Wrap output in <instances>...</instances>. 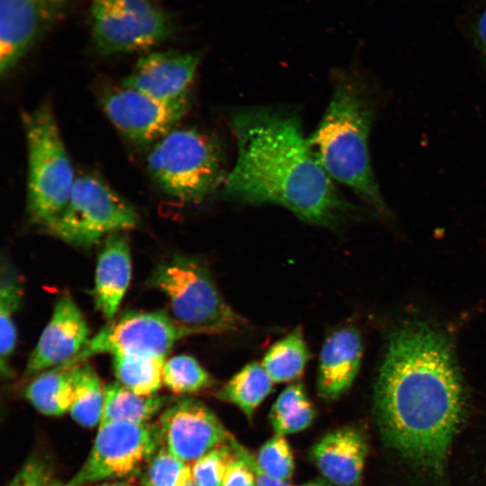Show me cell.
Masks as SVG:
<instances>
[{
  "label": "cell",
  "mask_w": 486,
  "mask_h": 486,
  "mask_svg": "<svg viewBox=\"0 0 486 486\" xmlns=\"http://www.w3.org/2000/svg\"><path fill=\"white\" fill-rule=\"evenodd\" d=\"M462 406L461 379L446 335L421 324L397 328L374 392L383 441L418 469L440 475Z\"/></svg>",
  "instance_id": "1"
},
{
  "label": "cell",
  "mask_w": 486,
  "mask_h": 486,
  "mask_svg": "<svg viewBox=\"0 0 486 486\" xmlns=\"http://www.w3.org/2000/svg\"><path fill=\"white\" fill-rule=\"evenodd\" d=\"M235 164L223 184L238 202L282 206L302 220L336 230L363 210L338 192L303 134L300 119L273 107L239 110L230 117Z\"/></svg>",
  "instance_id": "2"
},
{
  "label": "cell",
  "mask_w": 486,
  "mask_h": 486,
  "mask_svg": "<svg viewBox=\"0 0 486 486\" xmlns=\"http://www.w3.org/2000/svg\"><path fill=\"white\" fill-rule=\"evenodd\" d=\"M374 112V99L364 84L353 75H340L308 142L334 182L351 189L374 212L390 216L370 158L369 136Z\"/></svg>",
  "instance_id": "3"
},
{
  "label": "cell",
  "mask_w": 486,
  "mask_h": 486,
  "mask_svg": "<svg viewBox=\"0 0 486 486\" xmlns=\"http://www.w3.org/2000/svg\"><path fill=\"white\" fill-rule=\"evenodd\" d=\"M148 284L166 296V311L185 337L237 332L247 326V320L225 302L208 269L195 258L176 255L159 263Z\"/></svg>",
  "instance_id": "4"
},
{
  "label": "cell",
  "mask_w": 486,
  "mask_h": 486,
  "mask_svg": "<svg viewBox=\"0 0 486 486\" xmlns=\"http://www.w3.org/2000/svg\"><path fill=\"white\" fill-rule=\"evenodd\" d=\"M147 169L165 194L187 203L208 198L227 176L217 141L194 128H175L153 144Z\"/></svg>",
  "instance_id": "5"
},
{
  "label": "cell",
  "mask_w": 486,
  "mask_h": 486,
  "mask_svg": "<svg viewBox=\"0 0 486 486\" xmlns=\"http://www.w3.org/2000/svg\"><path fill=\"white\" fill-rule=\"evenodd\" d=\"M28 155L27 212L48 229L64 210L76 176L48 104L22 113Z\"/></svg>",
  "instance_id": "6"
},
{
  "label": "cell",
  "mask_w": 486,
  "mask_h": 486,
  "mask_svg": "<svg viewBox=\"0 0 486 486\" xmlns=\"http://www.w3.org/2000/svg\"><path fill=\"white\" fill-rule=\"evenodd\" d=\"M135 209L100 178L76 176L68 201L56 220L46 230L60 240L90 248L106 237L135 228Z\"/></svg>",
  "instance_id": "7"
},
{
  "label": "cell",
  "mask_w": 486,
  "mask_h": 486,
  "mask_svg": "<svg viewBox=\"0 0 486 486\" xmlns=\"http://www.w3.org/2000/svg\"><path fill=\"white\" fill-rule=\"evenodd\" d=\"M93 41L104 56L147 50L167 39L173 24L150 0H94Z\"/></svg>",
  "instance_id": "8"
},
{
  "label": "cell",
  "mask_w": 486,
  "mask_h": 486,
  "mask_svg": "<svg viewBox=\"0 0 486 486\" xmlns=\"http://www.w3.org/2000/svg\"><path fill=\"white\" fill-rule=\"evenodd\" d=\"M161 446L158 424L100 425L86 462L64 486H83L129 475L148 462Z\"/></svg>",
  "instance_id": "9"
},
{
  "label": "cell",
  "mask_w": 486,
  "mask_h": 486,
  "mask_svg": "<svg viewBox=\"0 0 486 486\" xmlns=\"http://www.w3.org/2000/svg\"><path fill=\"white\" fill-rule=\"evenodd\" d=\"M183 337L184 334L166 310H130L108 321L75 358L59 366L80 364L99 354L143 355L166 359L174 344Z\"/></svg>",
  "instance_id": "10"
},
{
  "label": "cell",
  "mask_w": 486,
  "mask_h": 486,
  "mask_svg": "<svg viewBox=\"0 0 486 486\" xmlns=\"http://www.w3.org/2000/svg\"><path fill=\"white\" fill-rule=\"evenodd\" d=\"M101 104L115 128L137 146L155 144L184 116L188 100L166 102L123 85L106 88Z\"/></svg>",
  "instance_id": "11"
},
{
  "label": "cell",
  "mask_w": 486,
  "mask_h": 486,
  "mask_svg": "<svg viewBox=\"0 0 486 486\" xmlns=\"http://www.w3.org/2000/svg\"><path fill=\"white\" fill-rule=\"evenodd\" d=\"M158 425L162 446L186 463L195 462L233 438L215 413L194 398L165 409Z\"/></svg>",
  "instance_id": "12"
},
{
  "label": "cell",
  "mask_w": 486,
  "mask_h": 486,
  "mask_svg": "<svg viewBox=\"0 0 486 486\" xmlns=\"http://www.w3.org/2000/svg\"><path fill=\"white\" fill-rule=\"evenodd\" d=\"M68 0H0V72L4 76L55 23Z\"/></svg>",
  "instance_id": "13"
},
{
  "label": "cell",
  "mask_w": 486,
  "mask_h": 486,
  "mask_svg": "<svg viewBox=\"0 0 486 486\" xmlns=\"http://www.w3.org/2000/svg\"><path fill=\"white\" fill-rule=\"evenodd\" d=\"M90 330L70 294H61L50 321L31 353L24 376L62 365L75 358L88 343Z\"/></svg>",
  "instance_id": "14"
},
{
  "label": "cell",
  "mask_w": 486,
  "mask_h": 486,
  "mask_svg": "<svg viewBox=\"0 0 486 486\" xmlns=\"http://www.w3.org/2000/svg\"><path fill=\"white\" fill-rule=\"evenodd\" d=\"M201 55L180 50L156 51L141 57L122 85L166 102L188 100Z\"/></svg>",
  "instance_id": "15"
},
{
  "label": "cell",
  "mask_w": 486,
  "mask_h": 486,
  "mask_svg": "<svg viewBox=\"0 0 486 486\" xmlns=\"http://www.w3.org/2000/svg\"><path fill=\"white\" fill-rule=\"evenodd\" d=\"M368 452L366 436L355 426L326 434L312 447L311 459L330 483L360 486Z\"/></svg>",
  "instance_id": "16"
},
{
  "label": "cell",
  "mask_w": 486,
  "mask_h": 486,
  "mask_svg": "<svg viewBox=\"0 0 486 486\" xmlns=\"http://www.w3.org/2000/svg\"><path fill=\"white\" fill-rule=\"evenodd\" d=\"M363 346L351 327L330 334L322 345L318 367L319 395L328 400L342 396L352 385L361 364Z\"/></svg>",
  "instance_id": "17"
},
{
  "label": "cell",
  "mask_w": 486,
  "mask_h": 486,
  "mask_svg": "<svg viewBox=\"0 0 486 486\" xmlns=\"http://www.w3.org/2000/svg\"><path fill=\"white\" fill-rule=\"evenodd\" d=\"M103 241L93 295L96 309L110 321L114 319L130 281V249L122 232L111 234Z\"/></svg>",
  "instance_id": "18"
},
{
  "label": "cell",
  "mask_w": 486,
  "mask_h": 486,
  "mask_svg": "<svg viewBox=\"0 0 486 486\" xmlns=\"http://www.w3.org/2000/svg\"><path fill=\"white\" fill-rule=\"evenodd\" d=\"M163 395H140L117 381L104 386L103 413L98 426L112 422L146 423L169 401Z\"/></svg>",
  "instance_id": "19"
},
{
  "label": "cell",
  "mask_w": 486,
  "mask_h": 486,
  "mask_svg": "<svg viewBox=\"0 0 486 486\" xmlns=\"http://www.w3.org/2000/svg\"><path fill=\"white\" fill-rule=\"evenodd\" d=\"M24 395L42 414L59 416L69 411L75 400L74 365L40 373L25 388Z\"/></svg>",
  "instance_id": "20"
},
{
  "label": "cell",
  "mask_w": 486,
  "mask_h": 486,
  "mask_svg": "<svg viewBox=\"0 0 486 486\" xmlns=\"http://www.w3.org/2000/svg\"><path fill=\"white\" fill-rule=\"evenodd\" d=\"M273 381L261 364L249 363L236 373L217 392L220 400L237 406L248 418L270 394Z\"/></svg>",
  "instance_id": "21"
},
{
  "label": "cell",
  "mask_w": 486,
  "mask_h": 486,
  "mask_svg": "<svg viewBox=\"0 0 486 486\" xmlns=\"http://www.w3.org/2000/svg\"><path fill=\"white\" fill-rule=\"evenodd\" d=\"M309 357L302 330L298 327L269 347L261 364L274 383L286 382L302 374Z\"/></svg>",
  "instance_id": "22"
},
{
  "label": "cell",
  "mask_w": 486,
  "mask_h": 486,
  "mask_svg": "<svg viewBox=\"0 0 486 486\" xmlns=\"http://www.w3.org/2000/svg\"><path fill=\"white\" fill-rule=\"evenodd\" d=\"M20 276L6 262L2 263L0 284V356L1 374L9 376V360L16 344L14 314L22 300Z\"/></svg>",
  "instance_id": "23"
},
{
  "label": "cell",
  "mask_w": 486,
  "mask_h": 486,
  "mask_svg": "<svg viewBox=\"0 0 486 486\" xmlns=\"http://www.w3.org/2000/svg\"><path fill=\"white\" fill-rule=\"evenodd\" d=\"M165 358L143 355L112 356L117 382L140 395H154L163 383Z\"/></svg>",
  "instance_id": "24"
},
{
  "label": "cell",
  "mask_w": 486,
  "mask_h": 486,
  "mask_svg": "<svg viewBox=\"0 0 486 486\" xmlns=\"http://www.w3.org/2000/svg\"><path fill=\"white\" fill-rule=\"evenodd\" d=\"M315 410L302 382L287 386L273 404L269 420L275 435L285 436L308 428Z\"/></svg>",
  "instance_id": "25"
},
{
  "label": "cell",
  "mask_w": 486,
  "mask_h": 486,
  "mask_svg": "<svg viewBox=\"0 0 486 486\" xmlns=\"http://www.w3.org/2000/svg\"><path fill=\"white\" fill-rule=\"evenodd\" d=\"M75 400L69 410L73 419L85 428L99 425L104 400V386L88 363L74 365Z\"/></svg>",
  "instance_id": "26"
},
{
  "label": "cell",
  "mask_w": 486,
  "mask_h": 486,
  "mask_svg": "<svg viewBox=\"0 0 486 486\" xmlns=\"http://www.w3.org/2000/svg\"><path fill=\"white\" fill-rule=\"evenodd\" d=\"M163 383L175 393H191L212 386L210 374L189 355H176L166 360Z\"/></svg>",
  "instance_id": "27"
},
{
  "label": "cell",
  "mask_w": 486,
  "mask_h": 486,
  "mask_svg": "<svg viewBox=\"0 0 486 486\" xmlns=\"http://www.w3.org/2000/svg\"><path fill=\"white\" fill-rule=\"evenodd\" d=\"M191 482L192 465L161 446L148 462L141 486H184Z\"/></svg>",
  "instance_id": "28"
},
{
  "label": "cell",
  "mask_w": 486,
  "mask_h": 486,
  "mask_svg": "<svg viewBox=\"0 0 486 486\" xmlns=\"http://www.w3.org/2000/svg\"><path fill=\"white\" fill-rule=\"evenodd\" d=\"M258 467L266 474L288 482L294 470L292 449L284 436L275 435L260 448L256 457Z\"/></svg>",
  "instance_id": "29"
},
{
  "label": "cell",
  "mask_w": 486,
  "mask_h": 486,
  "mask_svg": "<svg viewBox=\"0 0 486 486\" xmlns=\"http://www.w3.org/2000/svg\"><path fill=\"white\" fill-rule=\"evenodd\" d=\"M233 439L194 462L192 476L198 486H221L228 466L235 457Z\"/></svg>",
  "instance_id": "30"
},
{
  "label": "cell",
  "mask_w": 486,
  "mask_h": 486,
  "mask_svg": "<svg viewBox=\"0 0 486 486\" xmlns=\"http://www.w3.org/2000/svg\"><path fill=\"white\" fill-rule=\"evenodd\" d=\"M7 486H52L50 472L42 461L28 460Z\"/></svg>",
  "instance_id": "31"
},
{
  "label": "cell",
  "mask_w": 486,
  "mask_h": 486,
  "mask_svg": "<svg viewBox=\"0 0 486 486\" xmlns=\"http://www.w3.org/2000/svg\"><path fill=\"white\" fill-rule=\"evenodd\" d=\"M466 27L472 42L486 62V0H482L471 12Z\"/></svg>",
  "instance_id": "32"
},
{
  "label": "cell",
  "mask_w": 486,
  "mask_h": 486,
  "mask_svg": "<svg viewBox=\"0 0 486 486\" xmlns=\"http://www.w3.org/2000/svg\"><path fill=\"white\" fill-rule=\"evenodd\" d=\"M221 486H256L255 474L251 467L236 454L228 466Z\"/></svg>",
  "instance_id": "33"
},
{
  "label": "cell",
  "mask_w": 486,
  "mask_h": 486,
  "mask_svg": "<svg viewBox=\"0 0 486 486\" xmlns=\"http://www.w3.org/2000/svg\"><path fill=\"white\" fill-rule=\"evenodd\" d=\"M232 446L235 454L243 458L251 467L255 474L256 486H293L288 482L275 479L264 472L258 467L256 457L235 439L232 440Z\"/></svg>",
  "instance_id": "34"
},
{
  "label": "cell",
  "mask_w": 486,
  "mask_h": 486,
  "mask_svg": "<svg viewBox=\"0 0 486 486\" xmlns=\"http://www.w3.org/2000/svg\"><path fill=\"white\" fill-rule=\"evenodd\" d=\"M302 486H331V483L327 480L316 479L310 482H308Z\"/></svg>",
  "instance_id": "35"
},
{
  "label": "cell",
  "mask_w": 486,
  "mask_h": 486,
  "mask_svg": "<svg viewBox=\"0 0 486 486\" xmlns=\"http://www.w3.org/2000/svg\"><path fill=\"white\" fill-rule=\"evenodd\" d=\"M184 486H198V485L193 481V482L187 483V484L184 485Z\"/></svg>",
  "instance_id": "36"
},
{
  "label": "cell",
  "mask_w": 486,
  "mask_h": 486,
  "mask_svg": "<svg viewBox=\"0 0 486 486\" xmlns=\"http://www.w3.org/2000/svg\"><path fill=\"white\" fill-rule=\"evenodd\" d=\"M101 486H123V485L113 483V484H104V485H101Z\"/></svg>",
  "instance_id": "37"
}]
</instances>
